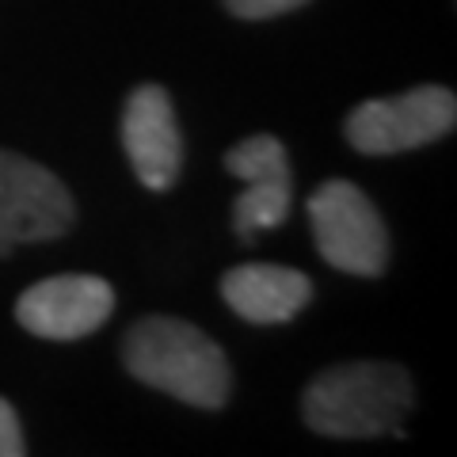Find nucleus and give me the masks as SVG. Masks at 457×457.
<instances>
[{
    "instance_id": "nucleus-1",
    "label": "nucleus",
    "mask_w": 457,
    "mask_h": 457,
    "mask_svg": "<svg viewBox=\"0 0 457 457\" xmlns=\"http://www.w3.org/2000/svg\"><path fill=\"white\" fill-rule=\"evenodd\" d=\"M126 370L149 389L195 408H221L228 400V362L225 351L203 328L176 317H145L122 339Z\"/></svg>"
},
{
    "instance_id": "nucleus-2",
    "label": "nucleus",
    "mask_w": 457,
    "mask_h": 457,
    "mask_svg": "<svg viewBox=\"0 0 457 457\" xmlns=\"http://www.w3.org/2000/svg\"><path fill=\"white\" fill-rule=\"evenodd\" d=\"M416 385L393 362H347L309 381L302 411L324 438H378L400 435L411 411Z\"/></svg>"
},
{
    "instance_id": "nucleus-3",
    "label": "nucleus",
    "mask_w": 457,
    "mask_h": 457,
    "mask_svg": "<svg viewBox=\"0 0 457 457\" xmlns=\"http://www.w3.org/2000/svg\"><path fill=\"white\" fill-rule=\"evenodd\" d=\"M312 245L336 270L378 278L389 267V233L374 203L347 179H328L309 198Z\"/></svg>"
},
{
    "instance_id": "nucleus-4",
    "label": "nucleus",
    "mask_w": 457,
    "mask_h": 457,
    "mask_svg": "<svg viewBox=\"0 0 457 457\" xmlns=\"http://www.w3.org/2000/svg\"><path fill=\"white\" fill-rule=\"evenodd\" d=\"M457 126V99L450 88L423 84L393 99H370L347 119V141L366 156H393L446 137Z\"/></svg>"
},
{
    "instance_id": "nucleus-5",
    "label": "nucleus",
    "mask_w": 457,
    "mask_h": 457,
    "mask_svg": "<svg viewBox=\"0 0 457 457\" xmlns=\"http://www.w3.org/2000/svg\"><path fill=\"white\" fill-rule=\"evenodd\" d=\"M73 218V195L50 168L0 149V255L62 237Z\"/></svg>"
},
{
    "instance_id": "nucleus-6",
    "label": "nucleus",
    "mask_w": 457,
    "mask_h": 457,
    "mask_svg": "<svg viewBox=\"0 0 457 457\" xmlns=\"http://www.w3.org/2000/svg\"><path fill=\"white\" fill-rule=\"evenodd\" d=\"M114 290L96 275H57L23 290L16 302V320L42 339H80L92 336L111 317Z\"/></svg>"
},
{
    "instance_id": "nucleus-7",
    "label": "nucleus",
    "mask_w": 457,
    "mask_h": 457,
    "mask_svg": "<svg viewBox=\"0 0 457 457\" xmlns=\"http://www.w3.org/2000/svg\"><path fill=\"white\" fill-rule=\"evenodd\" d=\"M122 145L134 176L149 191H168L183 168V137L176 126L171 96L156 84H141L130 92L122 111Z\"/></svg>"
},
{
    "instance_id": "nucleus-8",
    "label": "nucleus",
    "mask_w": 457,
    "mask_h": 457,
    "mask_svg": "<svg viewBox=\"0 0 457 457\" xmlns=\"http://www.w3.org/2000/svg\"><path fill=\"white\" fill-rule=\"evenodd\" d=\"M221 297L248 324H286L309 305L312 282L294 267L245 263L221 278Z\"/></svg>"
},
{
    "instance_id": "nucleus-9",
    "label": "nucleus",
    "mask_w": 457,
    "mask_h": 457,
    "mask_svg": "<svg viewBox=\"0 0 457 457\" xmlns=\"http://www.w3.org/2000/svg\"><path fill=\"white\" fill-rule=\"evenodd\" d=\"M294 198V176H270V179H248L233 206V228L240 240H255V233L275 228L286 221Z\"/></svg>"
},
{
    "instance_id": "nucleus-10",
    "label": "nucleus",
    "mask_w": 457,
    "mask_h": 457,
    "mask_svg": "<svg viewBox=\"0 0 457 457\" xmlns=\"http://www.w3.org/2000/svg\"><path fill=\"white\" fill-rule=\"evenodd\" d=\"M225 168L245 183L248 179H270V176H290V161H286L282 141L270 137V134H255V137H245L240 145H233L225 153Z\"/></svg>"
},
{
    "instance_id": "nucleus-11",
    "label": "nucleus",
    "mask_w": 457,
    "mask_h": 457,
    "mask_svg": "<svg viewBox=\"0 0 457 457\" xmlns=\"http://www.w3.org/2000/svg\"><path fill=\"white\" fill-rule=\"evenodd\" d=\"M302 4H309V0H225V8L240 20H275Z\"/></svg>"
},
{
    "instance_id": "nucleus-12",
    "label": "nucleus",
    "mask_w": 457,
    "mask_h": 457,
    "mask_svg": "<svg viewBox=\"0 0 457 457\" xmlns=\"http://www.w3.org/2000/svg\"><path fill=\"white\" fill-rule=\"evenodd\" d=\"M27 453V442H23V427L16 408L0 396V457H23Z\"/></svg>"
}]
</instances>
